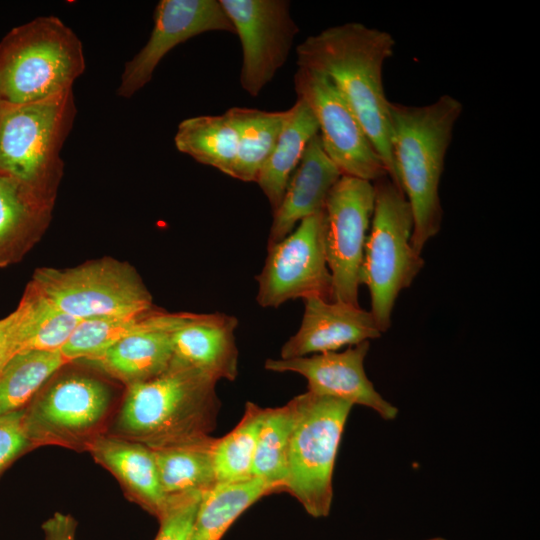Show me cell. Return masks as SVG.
I'll list each match as a JSON object with an SVG mask.
<instances>
[{
  "mask_svg": "<svg viewBox=\"0 0 540 540\" xmlns=\"http://www.w3.org/2000/svg\"><path fill=\"white\" fill-rule=\"evenodd\" d=\"M393 36L359 22L332 26L296 47L298 67L326 76L345 99L398 186L390 125V101L383 86L384 63L394 52Z\"/></svg>",
  "mask_w": 540,
  "mask_h": 540,
  "instance_id": "1",
  "label": "cell"
},
{
  "mask_svg": "<svg viewBox=\"0 0 540 540\" xmlns=\"http://www.w3.org/2000/svg\"><path fill=\"white\" fill-rule=\"evenodd\" d=\"M389 110L395 173L412 211V245L422 253L441 229L440 180L463 106L445 94L425 106L390 102Z\"/></svg>",
  "mask_w": 540,
  "mask_h": 540,
  "instance_id": "2",
  "label": "cell"
},
{
  "mask_svg": "<svg viewBox=\"0 0 540 540\" xmlns=\"http://www.w3.org/2000/svg\"><path fill=\"white\" fill-rule=\"evenodd\" d=\"M216 384L196 370L169 366L128 386L116 429L152 450L209 436L221 406Z\"/></svg>",
  "mask_w": 540,
  "mask_h": 540,
  "instance_id": "3",
  "label": "cell"
},
{
  "mask_svg": "<svg viewBox=\"0 0 540 540\" xmlns=\"http://www.w3.org/2000/svg\"><path fill=\"white\" fill-rule=\"evenodd\" d=\"M374 208L360 268L379 329L391 326L399 294L411 286L425 265L412 245L413 216L400 187L389 176L373 182Z\"/></svg>",
  "mask_w": 540,
  "mask_h": 540,
  "instance_id": "4",
  "label": "cell"
},
{
  "mask_svg": "<svg viewBox=\"0 0 540 540\" xmlns=\"http://www.w3.org/2000/svg\"><path fill=\"white\" fill-rule=\"evenodd\" d=\"M86 68L83 45L55 16L20 28L0 56V103L20 105L72 89Z\"/></svg>",
  "mask_w": 540,
  "mask_h": 540,
  "instance_id": "5",
  "label": "cell"
},
{
  "mask_svg": "<svg viewBox=\"0 0 540 540\" xmlns=\"http://www.w3.org/2000/svg\"><path fill=\"white\" fill-rule=\"evenodd\" d=\"M296 416L282 491L313 518L329 515L339 444L353 405L309 391L294 397Z\"/></svg>",
  "mask_w": 540,
  "mask_h": 540,
  "instance_id": "6",
  "label": "cell"
},
{
  "mask_svg": "<svg viewBox=\"0 0 540 540\" xmlns=\"http://www.w3.org/2000/svg\"><path fill=\"white\" fill-rule=\"evenodd\" d=\"M73 90L20 105L0 103V173L35 194L61 171L76 116Z\"/></svg>",
  "mask_w": 540,
  "mask_h": 540,
  "instance_id": "7",
  "label": "cell"
},
{
  "mask_svg": "<svg viewBox=\"0 0 540 540\" xmlns=\"http://www.w3.org/2000/svg\"><path fill=\"white\" fill-rule=\"evenodd\" d=\"M30 286L54 309L80 320L152 309L151 295L135 270L110 259L68 269H38Z\"/></svg>",
  "mask_w": 540,
  "mask_h": 540,
  "instance_id": "8",
  "label": "cell"
},
{
  "mask_svg": "<svg viewBox=\"0 0 540 540\" xmlns=\"http://www.w3.org/2000/svg\"><path fill=\"white\" fill-rule=\"evenodd\" d=\"M324 210L303 219L281 241L268 246L259 275L256 300L277 308L297 298L333 300L332 277L324 240Z\"/></svg>",
  "mask_w": 540,
  "mask_h": 540,
  "instance_id": "9",
  "label": "cell"
},
{
  "mask_svg": "<svg viewBox=\"0 0 540 540\" xmlns=\"http://www.w3.org/2000/svg\"><path fill=\"white\" fill-rule=\"evenodd\" d=\"M374 208L373 183L342 175L324 206L326 259L332 299L360 306V268Z\"/></svg>",
  "mask_w": 540,
  "mask_h": 540,
  "instance_id": "10",
  "label": "cell"
},
{
  "mask_svg": "<svg viewBox=\"0 0 540 540\" xmlns=\"http://www.w3.org/2000/svg\"><path fill=\"white\" fill-rule=\"evenodd\" d=\"M297 98L306 102L319 127L324 151L342 175L375 182L388 176L386 167L357 117L323 74L298 67L294 74Z\"/></svg>",
  "mask_w": 540,
  "mask_h": 540,
  "instance_id": "11",
  "label": "cell"
},
{
  "mask_svg": "<svg viewBox=\"0 0 540 540\" xmlns=\"http://www.w3.org/2000/svg\"><path fill=\"white\" fill-rule=\"evenodd\" d=\"M242 46L240 84L252 97L287 61L299 27L287 0H219Z\"/></svg>",
  "mask_w": 540,
  "mask_h": 540,
  "instance_id": "12",
  "label": "cell"
},
{
  "mask_svg": "<svg viewBox=\"0 0 540 540\" xmlns=\"http://www.w3.org/2000/svg\"><path fill=\"white\" fill-rule=\"evenodd\" d=\"M154 26L142 49L124 65L116 94L130 98L151 80L170 50L209 31L235 34L219 0H160L153 14Z\"/></svg>",
  "mask_w": 540,
  "mask_h": 540,
  "instance_id": "13",
  "label": "cell"
},
{
  "mask_svg": "<svg viewBox=\"0 0 540 540\" xmlns=\"http://www.w3.org/2000/svg\"><path fill=\"white\" fill-rule=\"evenodd\" d=\"M109 402L108 388L97 379L70 376L55 382L24 409L32 445L84 436L104 418Z\"/></svg>",
  "mask_w": 540,
  "mask_h": 540,
  "instance_id": "14",
  "label": "cell"
},
{
  "mask_svg": "<svg viewBox=\"0 0 540 540\" xmlns=\"http://www.w3.org/2000/svg\"><path fill=\"white\" fill-rule=\"evenodd\" d=\"M369 348L370 341H364L343 351L289 359L269 358L264 367L273 372L300 374L307 380L309 392L367 407L383 420L391 421L398 416L397 407L375 389L364 369Z\"/></svg>",
  "mask_w": 540,
  "mask_h": 540,
  "instance_id": "15",
  "label": "cell"
},
{
  "mask_svg": "<svg viewBox=\"0 0 540 540\" xmlns=\"http://www.w3.org/2000/svg\"><path fill=\"white\" fill-rule=\"evenodd\" d=\"M372 313L342 301L304 299V313L297 332L282 346L280 358L289 359L336 352L343 347L379 338Z\"/></svg>",
  "mask_w": 540,
  "mask_h": 540,
  "instance_id": "16",
  "label": "cell"
},
{
  "mask_svg": "<svg viewBox=\"0 0 540 540\" xmlns=\"http://www.w3.org/2000/svg\"><path fill=\"white\" fill-rule=\"evenodd\" d=\"M238 319L225 313H188L172 332L169 366L196 370L219 381H234L238 375L239 352L234 332Z\"/></svg>",
  "mask_w": 540,
  "mask_h": 540,
  "instance_id": "17",
  "label": "cell"
},
{
  "mask_svg": "<svg viewBox=\"0 0 540 540\" xmlns=\"http://www.w3.org/2000/svg\"><path fill=\"white\" fill-rule=\"evenodd\" d=\"M341 176L324 151L319 133L316 134L308 142L279 206L273 211L268 246L284 239L303 219L324 210L328 194Z\"/></svg>",
  "mask_w": 540,
  "mask_h": 540,
  "instance_id": "18",
  "label": "cell"
},
{
  "mask_svg": "<svg viewBox=\"0 0 540 540\" xmlns=\"http://www.w3.org/2000/svg\"><path fill=\"white\" fill-rule=\"evenodd\" d=\"M94 459L110 470L144 509L160 516L162 491L153 450L132 440L100 436L89 443Z\"/></svg>",
  "mask_w": 540,
  "mask_h": 540,
  "instance_id": "19",
  "label": "cell"
},
{
  "mask_svg": "<svg viewBox=\"0 0 540 540\" xmlns=\"http://www.w3.org/2000/svg\"><path fill=\"white\" fill-rule=\"evenodd\" d=\"M172 332L151 330L137 333L87 360L128 386L146 381L168 369L172 359Z\"/></svg>",
  "mask_w": 540,
  "mask_h": 540,
  "instance_id": "20",
  "label": "cell"
},
{
  "mask_svg": "<svg viewBox=\"0 0 540 540\" xmlns=\"http://www.w3.org/2000/svg\"><path fill=\"white\" fill-rule=\"evenodd\" d=\"M318 133V123L311 109L304 100L297 98L294 105L287 109V117L275 147L256 180L272 212L279 206L308 142Z\"/></svg>",
  "mask_w": 540,
  "mask_h": 540,
  "instance_id": "21",
  "label": "cell"
},
{
  "mask_svg": "<svg viewBox=\"0 0 540 540\" xmlns=\"http://www.w3.org/2000/svg\"><path fill=\"white\" fill-rule=\"evenodd\" d=\"M188 313H167L152 309L131 316L82 320L60 350L70 361L92 358L117 341L151 330L175 331Z\"/></svg>",
  "mask_w": 540,
  "mask_h": 540,
  "instance_id": "22",
  "label": "cell"
},
{
  "mask_svg": "<svg viewBox=\"0 0 540 540\" xmlns=\"http://www.w3.org/2000/svg\"><path fill=\"white\" fill-rule=\"evenodd\" d=\"M238 143V126L231 108L221 115L184 119L174 136L179 152L228 176L236 159Z\"/></svg>",
  "mask_w": 540,
  "mask_h": 540,
  "instance_id": "23",
  "label": "cell"
},
{
  "mask_svg": "<svg viewBox=\"0 0 540 540\" xmlns=\"http://www.w3.org/2000/svg\"><path fill=\"white\" fill-rule=\"evenodd\" d=\"M215 439L209 435L153 450L166 497L193 491L205 493L216 486L212 457Z\"/></svg>",
  "mask_w": 540,
  "mask_h": 540,
  "instance_id": "24",
  "label": "cell"
},
{
  "mask_svg": "<svg viewBox=\"0 0 540 540\" xmlns=\"http://www.w3.org/2000/svg\"><path fill=\"white\" fill-rule=\"evenodd\" d=\"M274 492V485L257 478L216 484L203 494L187 540H221L246 509Z\"/></svg>",
  "mask_w": 540,
  "mask_h": 540,
  "instance_id": "25",
  "label": "cell"
},
{
  "mask_svg": "<svg viewBox=\"0 0 540 540\" xmlns=\"http://www.w3.org/2000/svg\"><path fill=\"white\" fill-rule=\"evenodd\" d=\"M231 109L238 126L239 143L230 177L243 182H256L275 147L287 110L264 111L245 107Z\"/></svg>",
  "mask_w": 540,
  "mask_h": 540,
  "instance_id": "26",
  "label": "cell"
},
{
  "mask_svg": "<svg viewBox=\"0 0 540 540\" xmlns=\"http://www.w3.org/2000/svg\"><path fill=\"white\" fill-rule=\"evenodd\" d=\"M265 408L247 402L239 423L225 436L216 438L213 466L217 484L252 479V465Z\"/></svg>",
  "mask_w": 540,
  "mask_h": 540,
  "instance_id": "27",
  "label": "cell"
},
{
  "mask_svg": "<svg viewBox=\"0 0 540 540\" xmlns=\"http://www.w3.org/2000/svg\"><path fill=\"white\" fill-rule=\"evenodd\" d=\"M70 361L61 351H27L0 371V415L21 410L44 382Z\"/></svg>",
  "mask_w": 540,
  "mask_h": 540,
  "instance_id": "28",
  "label": "cell"
},
{
  "mask_svg": "<svg viewBox=\"0 0 540 540\" xmlns=\"http://www.w3.org/2000/svg\"><path fill=\"white\" fill-rule=\"evenodd\" d=\"M294 398L286 405L265 408V416L257 438L252 477L274 485L282 491L286 476L290 437L295 422Z\"/></svg>",
  "mask_w": 540,
  "mask_h": 540,
  "instance_id": "29",
  "label": "cell"
},
{
  "mask_svg": "<svg viewBox=\"0 0 540 540\" xmlns=\"http://www.w3.org/2000/svg\"><path fill=\"white\" fill-rule=\"evenodd\" d=\"M36 199L28 187L0 173V244L30 216Z\"/></svg>",
  "mask_w": 540,
  "mask_h": 540,
  "instance_id": "30",
  "label": "cell"
},
{
  "mask_svg": "<svg viewBox=\"0 0 540 540\" xmlns=\"http://www.w3.org/2000/svg\"><path fill=\"white\" fill-rule=\"evenodd\" d=\"M203 494L193 491L167 496L154 540H187Z\"/></svg>",
  "mask_w": 540,
  "mask_h": 540,
  "instance_id": "31",
  "label": "cell"
},
{
  "mask_svg": "<svg viewBox=\"0 0 540 540\" xmlns=\"http://www.w3.org/2000/svg\"><path fill=\"white\" fill-rule=\"evenodd\" d=\"M50 305V304H49ZM82 320L54 309L51 305L21 352L60 351Z\"/></svg>",
  "mask_w": 540,
  "mask_h": 540,
  "instance_id": "32",
  "label": "cell"
},
{
  "mask_svg": "<svg viewBox=\"0 0 540 540\" xmlns=\"http://www.w3.org/2000/svg\"><path fill=\"white\" fill-rule=\"evenodd\" d=\"M32 446L25 427L24 409L0 415V473Z\"/></svg>",
  "mask_w": 540,
  "mask_h": 540,
  "instance_id": "33",
  "label": "cell"
},
{
  "mask_svg": "<svg viewBox=\"0 0 540 540\" xmlns=\"http://www.w3.org/2000/svg\"><path fill=\"white\" fill-rule=\"evenodd\" d=\"M34 305L35 297L29 288L17 309L0 320V344L22 331L33 313Z\"/></svg>",
  "mask_w": 540,
  "mask_h": 540,
  "instance_id": "34",
  "label": "cell"
},
{
  "mask_svg": "<svg viewBox=\"0 0 540 540\" xmlns=\"http://www.w3.org/2000/svg\"><path fill=\"white\" fill-rule=\"evenodd\" d=\"M44 540H76L77 521L70 514L55 512L42 525Z\"/></svg>",
  "mask_w": 540,
  "mask_h": 540,
  "instance_id": "35",
  "label": "cell"
},
{
  "mask_svg": "<svg viewBox=\"0 0 540 540\" xmlns=\"http://www.w3.org/2000/svg\"><path fill=\"white\" fill-rule=\"evenodd\" d=\"M31 334L32 325L28 321L18 335L0 344V371L15 355L21 353Z\"/></svg>",
  "mask_w": 540,
  "mask_h": 540,
  "instance_id": "36",
  "label": "cell"
},
{
  "mask_svg": "<svg viewBox=\"0 0 540 540\" xmlns=\"http://www.w3.org/2000/svg\"><path fill=\"white\" fill-rule=\"evenodd\" d=\"M425 540H448V539L444 537L436 536V537L427 538Z\"/></svg>",
  "mask_w": 540,
  "mask_h": 540,
  "instance_id": "37",
  "label": "cell"
}]
</instances>
